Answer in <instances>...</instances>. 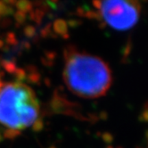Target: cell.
Listing matches in <instances>:
<instances>
[{
    "instance_id": "6da1fadb",
    "label": "cell",
    "mask_w": 148,
    "mask_h": 148,
    "mask_svg": "<svg viewBox=\"0 0 148 148\" xmlns=\"http://www.w3.org/2000/svg\"><path fill=\"white\" fill-rule=\"evenodd\" d=\"M62 76L67 88L85 99L103 97L112 82L111 69L102 58L78 50L65 55Z\"/></svg>"
},
{
    "instance_id": "7a4b0ae2",
    "label": "cell",
    "mask_w": 148,
    "mask_h": 148,
    "mask_svg": "<svg viewBox=\"0 0 148 148\" xmlns=\"http://www.w3.org/2000/svg\"><path fill=\"white\" fill-rule=\"evenodd\" d=\"M40 118V104L27 84L13 81L0 88V126L18 133L31 129Z\"/></svg>"
},
{
    "instance_id": "3957f363",
    "label": "cell",
    "mask_w": 148,
    "mask_h": 148,
    "mask_svg": "<svg viewBox=\"0 0 148 148\" xmlns=\"http://www.w3.org/2000/svg\"><path fill=\"white\" fill-rule=\"evenodd\" d=\"M97 14L110 28L116 30H128L138 22L141 7L136 1H102L95 2Z\"/></svg>"
},
{
    "instance_id": "277c9868",
    "label": "cell",
    "mask_w": 148,
    "mask_h": 148,
    "mask_svg": "<svg viewBox=\"0 0 148 148\" xmlns=\"http://www.w3.org/2000/svg\"><path fill=\"white\" fill-rule=\"evenodd\" d=\"M2 88V82H1V79H0V88Z\"/></svg>"
},
{
    "instance_id": "5b68a950",
    "label": "cell",
    "mask_w": 148,
    "mask_h": 148,
    "mask_svg": "<svg viewBox=\"0 0 148 148\" xmlns=\"http://www.w3.org/2000/svg\"><path fill=\"white\" fill-rule=\"evenodd\" d=\"M110 148H118V147H110Z\"/></svg>"
}]
</instances>
